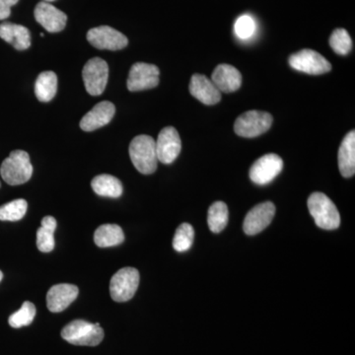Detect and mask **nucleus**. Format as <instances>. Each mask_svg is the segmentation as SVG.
I'll list each match as a JSON object with an SVG mask.
<instances>
[{
	"label": "nucleus",
	"instance_id": "24",
	"mask_svg": "<svg viewBox=\"0 0 355 355\" xmlns=\"http://www.w3.org/2000/svg\"><path fill=\"white\" fill-rule=\"evenodd\" d=\"M228 223V207L223 202H214L209 209L207 224L211 232L220 233Z\"/></svg>",
	"mask_w": 355,
	"mask_h": 355
},
{
	"label": "nucleus",
	"instance_id": "30",
	"mask_svg": "<svg viewBox=\"0 0 355 355\" xmlns=\"http://www.w3.org/2000/svg\"><path fill=\"white\" fill-rule=\"evenodd\" d=\"M55 230L40 227L37 231V247L43 253H50L55 249Z\"/></svg>",
	"mask_w": 355,
	"mask_h": 355
},
{
	"label": "nucleus",
	"instance_id": "16",
	"mask_svg": "<svg viewBox=\"0 0 355 355\" xmlns=\"http://www.w3.org/2000/svg\"><path fill=\"white\" fill-rule=\"evenodd\" d=\"M116 107L109 101L100 102L94 108L88 112L80 121V128L84 132H94L98 128L108 125L113 120Z\"/></svg>",
	"mask_w": 355,
	"mask_h": 355
},
{
	"label": "nucleus",
	"instance_id": "28",
	"mask_svg": "<svg viewBox=\"0 0 355 355\" xmlns=\"http://www.w3.org/2000/svg\"><path fill=\"white\" fill-rule=\"evenodd\" d=\"M330 46L338 55H347L352 49V40L349 32L342 28L336 29L331 35Z\"/></svg>",
	"mask_w": 355,
	"mask_h": 355
},
{
	"label": "nucleus",
	"instance_id": "12",
	"mask_svg": "<svg viewBox=\"0 0 355 355\" xmlns=\"http://www.w3.org/2000/svg\"><path fill=\"white\" fill-rule=\"evenodd\" d=\"M155 144L158 161L163 164H171L181 153V137L175 128H163L159 133Z\"/></svg>",
	"mask_w": 355,
	"mask_h": 355
},
{
	"label": "nucleus",
	"instance_id": "32",
	"mask_svg": "<svg viewBox=\"0 0 355 355\" xmlns=\"http://www.w3.org/2000/svg\"><path fill=\"white\" fill-rule=\"evenodd\" d=\"M2 279H3V273L0 270V282H1Z\"/></svg>",
	"mask_w": 355,
	"mask_h": 355
},
{
	"label": "nucleus",
	"instance_id": "6",
	"mask_svg": "<svg viewBox=\"0 0 355 355\" xmlns=\"http://www.w3.org/2000/svg\"><path fill=\"white\" fill-rule=\"evenodd\" d=\"M272 121L270 113L253 110L241 114L236 120L234 130L239 137L252 139L268 132L272 127Z\"/></svg>",
	"mask_w": 355,
	"mask_h": 355
},
{
	"label": "nucleus",
	"instance_id": "3",
	"mask_svg": "<svg viewBox=\"0 0 355 355\" xmlns=\"http://www.w3.org/2000/svg\"><path fill=\"white\" fill-rule=\"evenodd\" d=\"M104 330L100 324L83 320H74L62 329V336L67 343L81 347H96L104 338Z\"/></svg>",
	"mask_w": 355,
	"mask_h": 355
},
{
	"label": "nucleus",
	"instance_id": "15",
	"mask_svg": "<svg viewBox=\"0 0 355 355\" xmlns=\"http://www.w3.org/2000/svg\"><path fill=\"white\" fill-rule=\"evenodd\" d=\"M78 293V287L74 284H55L46 294L48 309L53 313L62 312L76 300Z\"/></svg>",
	"mask_w": 355,
	"mask_h": 355
},
{
	"label": "nucleus",
	"instance_id": "9",
	"mask_svg": "<svg viewBox=\"0 0 355 355\" xmlns=\"http://www.w3.org/2000/svg\"><path fill=\"white\" fill-rule=\"evenodd\" d=\"M87 40L98 50L120 51L128 44L125 35L109 26H100L89 30Z\"/></svg>",
	"mask_w": 355,
	"mask_h": 355
},
{
	"label": "nucleus",
	"instance_id": "23",
	"mask_svg": "<svg viewBox=\"0 0 355 355\" xmlns=\"http://www.w3.org/2000/svg\"><path fill=\"white\" fill-rule=\"evenodd\" d=\"M58 91V76L53 71H44L35 83V94L40 102H50Z\"/></svg>",
	"mask_w": 355,
	"mask_h": 355
},
{
	"label": "nucleus",
	"instance_id": "2",
	"mask_svg": "<svg viewBox=\"0 0 355 355\" xmlns=\"http://www.w3.org/2000/svg\"><path fill=\"white\" fill-rule=\"evenodd\" d=\"M308 209L318 227L335 230L340 225V216L335 203L323 193H313L308 198Z\"/></svg>",
	"mask_w": 355,
	"mask_h": 355
},
{
	"label": "nucleus",
	"instance_id": "1",
	"mask_svg": "<svg viewBox=\"0 0 355 355\" xmlns=\"http://www.w3.org/2000/svg\"><path fill=\"white\" fill-rule=\"evenodd\" d=\"M130 156L135 169L144 175L153 174L157 169L158 158L155 140L149 135L135 137L130 144Z\"/></svg>",
	"mask_w": 355,
	"mask_h": 355
},
{
	"label": "nucleus",
	"instance_id": "5",
	"mask_svg": "<svg viewBox=\"0 0 355 355\" xmlns=\"http://www.w3.org/2000/svg\"><path fill=\"white\" fill-rule=\"evenodd\" d=\"M139 286V272L137 268H121L112 277L110 294L116 302H127L135 296Z\"/></svg>",
	"mask_w": 355,
	"mask_h": 355
},
{
	"label": "nucleus",
	"instance_id": "10",
	"mask_svg": "<svg viewBox=\"0 0 355 355\" xmlns=\"http://www.w3.org/2000/svg\"><path fill=\"white\" fill-rule=\"evenodd\" d=\"M160 70L154 64L137 62L130 69L128 78V89L130 92L148 90L159 84Z\"/></svg>",
	"mask_w": 355,
	"mask_h": 355
},
{
	"label": "nucleus",
	"instance_id": "8",
	"mask_svg": "<svg viewBox=\"0 0 355 355\" xmlns=\"http://www.w3.org/2000/svg\"><path fill=\"white\" fill-rule=\"evenodd\" d=\"M288 62L292 69L311 76L328 73L331 70L330 62L313 50H302L293 53Z\"/></svg>",
	"mask_w": 355,
	"mask_h": 355
},
{
	"label": "nucleus",
	"instance_id": "4",
	"mask_svg": "<svg viewBox=\"0 0 355 355\" xmlns=\"http://www.w3.org/2000/svg\"><path fill=\"white\" fill-rule=\"evenodd\" d=\"M0 174L3 181L10 186L27 183L33 175L29 154L23 150L12 151L2 162Z\"/></svg>",
	"mask_w": 355,
	"mask_h": 355
},
{
	"label": "nucleus",
	"instance_id": "20",
	"mask_svg": "<svg viewBox=\"0 0 355 355\" xmlns=\"http://www.w3.org/2000/svg\"><path fill=\"white\" fill-rule=\"evenodd\" d=\"M338 168L345 178H352L355 173V132L352 130L345 135L338 155Z\"/></svg>",
	"mask_w": 355,
	"mask_h": 355
},
{
	"label": "nucleus",
	"instance_id": "27",
	"mask_svg": "<svg viewBox=\"0 0 355 355\" xmlns=\"http://www.w3.org/2000/svg\"><path fill=\"white\" fill-rule=\"evenodd\" d=\"M35 316H36V307L32 302L25 301L20 310L9 317L8 323L12 328H22V327L31 324L34 321Z\"/></svg>",
	"mask_w": 355,
	"mask_h": 355
},
{
	"label": "nucleus",
	"instance_id": "33",
	"mask_svg": "<svg viewBox=\"0 0 355 355\" xmlns=\"http://www.w3.org/2000/svg\"><path fill=\"white\" fill-rule=\"evenodd\" d=\"M42 1H44V2H49V3H50V2H51V1H55V0H42Z\"/></svg>",
	"mask_w": 355,
	"mask_h": 355
},
{
	"label": "nucleus",
	"instance_id": "29",
	"mask_svg": "<svg viewBox=\"0 0 355 355\" xmlns=\"http://www.w3.org/2000/svg\"><path fill=\"white\" fill-rule=\"evenodd\" d=\"M236 36L241 40L251 38L256 32V22L252 16L245 14L236 20L234 25Z\"/></svg>",
	"mask_w": 355,
	"mask_h": 355
},
{
	"label": "nucleus",
	"instance_id": "34",
	"mask_svg": "<svg viewBox=\"0 0 355 355\" xmlns=\"http://www.w3.org/2000/svg\"><path fill=\"white\" fill-rule=\"evenodd\" d=\"M0 187H1V184H0Z\"/></svg>",
	"mask_w": 355,
	"mask_h": 355
},
{
	"label": "nucleus",
	"instance_id": "13",
	"mask_svg": "<svg viewBox=\"0 0 355 355\" xmlns=\"http://www.w3.org/2000/svg\"><path fill=\"white\" fill-rule=\"evenodd\" d=\"M275 214V207L272 202H266L256 205L245 217L243 223L244 232L249 236L259 234L272 223Z\"/></svg>",
	"mask_w": 355,
	"mask_h": 355
},
{
	"label": "nucleus",
	"instance_id": "22",
	"mask_svg": "<svg viewBox=\"0 0 355 355\" xmlns=\"http://www.w3.org/2000/svg\"><path fill=\"white\" fill-rule=\"evenodd\" d=\"M94 241L100 248L118 246L125 241V234L116 224H104L96 229Z\"/></svg>",
	"mask_w": 355,
	"mask_h": 355
},
{
	"label": "nucleus",
	"instance_id": "21",
	"mask_svg": "<svg viewBox=\"0 0 355 355\" xmlns=\"http://www.w3.org/2000/svg\"><path fill=\"white\" fill-rule=\"evenodd\" d=\"M93 191L100 197L118 198L123 195V184L118 178L112 175L102 174L91 182Z\"/></svg>",
	"mask_w": 355,
	"mask_h": 355
},
{
	"label": "nucleus",
	"instance_id": "26",
	"mask_svg": "<svg viewBox=\"0 0 355 355\" xmlns=\"http://www.w3.org/2000/svg\"><path fill=\"white\" fill-rule=\"evenodd\" d=\"M28 203L23 198L12 200L0 207V220L18 221L25 216L27 212Z\"/></svg>",
	"mask_w": 355,
	"mask_h": 355
},
{
	"label": "nucleus",
	"instance_id": "14",
	"mask_svg": "<svg viewBox=\"0 0 355 355\" xmlns=\"http://www.w3.org/2000/svg\"><path fill=\"white\" fill-rule=\"evenodd\" d=\"M35 19L50 33L62 31L67 26V14L49 2H40L34 11Z\"/></svg>",
	"mask_w": 355,
	"mask_h": 355
},
{
	"label": "nucleus",
	"instance_id": "11",
	"mask_svg": "<svg viewBox=\"0 0 355 355\" xmlns=\"http://www.w3.org/2000/svg\"><path fill=\"white\" fill-rule=\"evenodd\" d=\"M284 168V161L277 154H266L261 156L252 166L250 169V179L254 184H270L275 180V178L279 176Z\"/></svg>",
	"mask_w": 355,
	"mask_h": 355
},
{
	"label": "nucleus",
	"instance_id": "31",
	"mask_svg": "<svg viewBox=\"0 0 355 355\" xmlns=\"http://www.w3.org/2000/svg\"><path fill=\"white\" fill-rule=\"evenodd\" d=\"M19 0H0V20H6L10 16L11 7Z\"/></svg>",
	"mask_w": 355,
	"mask_h": 355
},
{
	"label": "nucleus",
	"instance_id": "25",
	"mask_svg": "<svg viewBox=\"0 0 355 355\" xmlns=\"http://www.w3.org/2000/svg\"><path fill=\"white\" fill-rule=\"evenodd\" d=\"M193 237H195V231L193 226L189 223H183L177 228L175 233L174 239H173V248L175 251L179 253L189 251L193 246Z\"/></svg>",
	"mask_w": 355,
	"mask_h": 355
},
{
	"label": "nucleus",
	"instance_id": "17",
	"mask_svg": "<svg viewBox=\"0 0 355 355\" xmlns=\"http://www.w3.org/2000/svg\"><path fill=\"white\" fill-rule=\"evenodd\" d=\"M190 92L193 97L205 105H216L221 100V92L212 83L202 74L191 76Z\"/></svg>",
	"mask_w": 355,
	"mask_h": 355
},
{
	"label": "nucleus",
	"instance_id": "18",
	"mask_svg": "<svg viewBox=\"0 0 355 355\" xmlns=\"http://www.w3.org/2000/svg\"><path fill=\"white\" fill-rule=\"evenodd\" d=\"M211 81L220 92L232 93L241 87L242 76L230 64H219L212 73Z\"/></svg>",
	"mask_w": 355,
	"mask_h": 355
},
{
	"label": "nucleus",
	"instance_id": "7",
	"mask_svg": "<svg viewBox=\"0 0 355 355\" xmlns=\"http://www.w3.org/2000/svg\"><path fill=\"white\" fill-rule=\"evenodd\" d=\"M84 85L89 94L100 96L106 89L109 78L108 64L100 58L88 60L83 70Z\"/></svg>",
	"mask_w": 355,
	"mask_h": 355
},
{
	"label": "nucleus",
	"instance_id": "19",
	"mask_svg": "<svg viewBox=\"0 0 355 355\" xmlns=\"http://www.w3.org/2000/svg\"><path fill=\"white\" fill-rule=\"evenodd\" d=\"M0 38L6 43L12 44L17 51H25L31 46V34L29 30L22 25L14 23L0 24Z\"/></svg>",
	"mask_w": 355,
	"mask_h": 355
}]
</instances>
